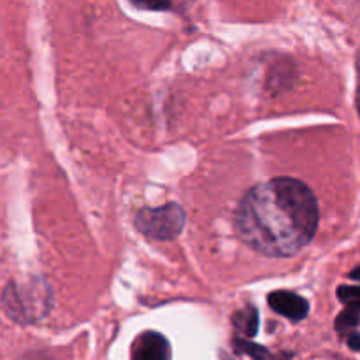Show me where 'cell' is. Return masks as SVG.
Listing matches in <instances>:
<instances>
[{
    "label": "cell",
    "mask_w": 360,
    "mask_h": 360,
    "mask_svg": "<svg viewBox=\"0 0 360 360\" xmlns=\"http://www.w3.org/2000/svg\"><path fill=\"white\" fill-rule=\"evenodd\" d=\"M319 220V202L306 183L274 178L245 193L236 211V231L260 255L285 259L311 243Z\"/></svg>",
    "instance_id": "cell-1"
},
{
    "label": "cell",
    "mask_w": 360,
    "mask_h": 360,
    "mask_svg": "<svg viewBox=\"0 0 360 360\" xmlns=\"http://www.w3.org/2000/svg\"><path fill=\"white\" fill-rule=\"evenodd\" d=\"M4 313L18 323H34L53 308V292L44 278L11 280L2 292Z\"/></svg>",
    "instance_id": "cell-2"
},
{
    "label": "cell",
    "mask_w": 360,
    "mask_h": 360,
    "mask_svg": "<svg viewBox=\"0 0 360 360\" xmlns=\"http://www.w3.org/2000/svg\"><path fill=\"white\" fill-rule=\"evenodd\" d=\"M136 227L141 234L155 241H171L181 234L185 227V210L179 204H165L157 207H144L137 213Z\"/></svg>",
    "instance_id": "cell-3"
},
{
    "label": "cell",
    "mask_w": 360,
    "mask_h": 360,
    "mask_svg": "<svg viewBox=\"0 0 360 360\" xmlns=\"http://www.w3.org/2000/svg\"><path fill=\"white\" fill-rule=\"evenodd\" d=\"M267 301H269V306L274 311L283 315L285 319L292 320V322H301L309 313V302L299 294H294V292L276 290L269 294Z\"/></svg>",
    "instance_id": "cell-4"
},
{
    "label": "cell",
    "mask_w": 360,
    "mask_h": 360,
    "mask_svg": "<svg viewBox=\"0 0 360 360\" xmlns=\"http://www.w3.org/2000/svg\"><path fill=\"white\" fill-rule=\"evenodd\" d=\"M132 357L136 360H165L171 357V348L162 334L148 330L134 341Z\"/></svg>",
    "instance_id": "cell-5"
},
{
    "label": "cell",
    "mask_w": 360,
    "mask_h": 360,
    "mask_svg": "<svg viewBox=\"0 0 360 360\" xmlns=\"http://www.w3.org/2000/svg\"><path fill=\"white\" fill-rule=\"evenodd\" d=\"M232 323H234L236 330L245 338H253L259 330V309L255 306H246L241 311L234 313L232 316Z\"/></svg>",
    "instance_id": "cell-6"
},
{
    "label": "cell",
    "mask_w": 360,
    "mask_h": 360,
    "mask_svg": "<svg viewBox=\"0 0 360 360\" xmlns=\"http://www.w3.org/2000/svg\"><path fill=\"white\" fill-rule=\"evenodd\" d=\"M359 323H360V309L348 308L347 306V309L338 316L336 330L340 334H343V336H347V334L354 333L355 327H357Z\"/></svg>",
    "instance_id": "cell-7"
},
{
    "label": "cell",
    "mask_w": 360,
    "mask_h": 360,
    "mask_svg": "<svg viewBox=\"0 0 360 360\" xmlns=\"http://www.w3.org/2000/svg\"><path fill=\"white\" fill-rule=\"evenodd\" d=\"M232 345H234V350L238 352V354H245V355H250V357H255V359L269 357V352H267L266 348L259 347V345L250 343V341L234 340L232 341Z\"/></svg>",
    "instance_id": "cell-8"
},
{
    "label": "cell",
    "mask_w": 360,
    "mask_h": 360,
    "mask_svg": "<svg viewBox=\"0 0 360 360\" xmlns=\"http://www.w3.org/2000/svg\"><path fill=\"white\" fill-rule=\"evenodd\" d=\"M338 297L348 308L360 309V287H347V285H343V287L338 288Z\"/></svg>",
    "instance_id": "cell-9"
},
{
    "label": "cell",
    "mask_w": 360,
    "mask_h": 360,
    "mask_svg": "<svg viewBox=\"0 0 360 360\" xmlns=\"http://www.w3.org/2000/svg\"><path fill=\"white\" fill-rule=\"evenodd\" d=\"M136 7L139 9H148V11H165L171 7L172 0H130Z\"/></svg>",
    "instance_id": "cell-10"
},
{
    "label": "cell",
    "mask_w": 360,
    "mask_h": 360,
    "mask_svg": "<svg viewBox=\"0 0 360 360\" xmlns=\"http://www.w3.org/2000/svg\"><path fill=\"white\" fill-rule=\"evenodd\" d=\"M348 345H350L352 350L360 352V336L359 334H355V333L348 334Z\"/></svg>",
    "instance_id": "cell-11"
},
{
    "label": "cell",
    "mask_w": 360,
    "mask_h": 360,
    "mask_svg": "<svg viewBox=\"0 0 360 360\" xmlns=\"http://www.w3.org/2000/svg\"><path fill=\"white\" fill-rule=\"evenodd\" d=\"M357 72H359V84H357V108H359V112H360V55L357 58Z\"/></svg>",
    "instance_id": "cell-12"
},
{
    "label": "cell",
    "mask_w": 360,
    "mask_h": 360,
    "mask_svg": "<svg viewBox=\"0 0 360 360\" xmlns=\"http://www.w3.org/2000/svg\"><path fill=\"white\" fill-rule=\"evenodd\" d=\"M350 278H352V280H357V281H360V266H359V267H355V269L352 271V273H350Z\"/></svg>",
    "instance_id": "cell-13"
}]
</instances>
